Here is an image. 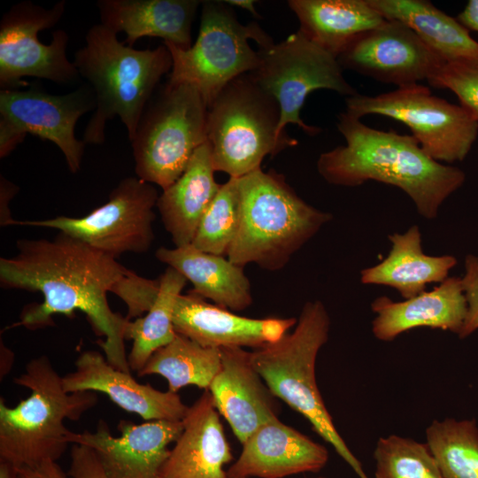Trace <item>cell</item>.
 <instances>
[{"label":"cell","instance_id":"1","mask_svg":"<svg viewBox=\"0 0 478 478\" xmlns=\"http://www.w3.org/2000/svg\"><path fill=\"white\" fill-rule=\"evenodd\" d=\"M17 253L0 258V286L5 289L41 292L43 301L30 304L19 321L35 330L54 324L52 316L69 318L84 312L107 361L131 373L125 349V329L129 320L113 312L107 294L128 273L117 258L66 233L52 239H19Z\"/></svg>","mask_w":478,"mask_h":478},{"label":"cell","instance_id":"2","mask_svg":"<svg viewBox=\"0 0 478 478\" xmlns=\"http://www.w3.org/2000/svg\"><path fill=\"white\" fill-rule=\"evenodd\" d=\"M336 127L345 144L317 160L318 173L330 184L357 187L374 181L395 186L412 199L421 217L434 220L466 181L461 169L432 158L412 135L373 128L345 112Z\"/></svg>","mask_w":478,"mask_h":478},{"label":"cell","instance_id":"3","mask_svg":"<svg viewBox=\"0 0 478 478\" xmlns=\"http://www.w3.org/2000/svg\"><path fill=\"white\" fill-rule=\"evenodd\" d=\"M73 63L80 76L89 83L96 98L82 141L102 144L106 122L115 116L132 140L161 78L171 72L173 60L164 43L153 50H135L120 42L116 33L99 23L88 30L85 45L74 53Z\"/></svg>","mask_w":478,"mask_h":478},{"label":"cell","instance_id":"4","mask_svg":"<svg viewBox=\"0 0 478 478\" xmlns=\"http://www.w3.org/2000/svg\"><path fill=\"white\" fill-rule=\"evenodd\" d=\"M240 220L227 258L275 271L332 220L303 200L275 170L258 168L237 178Z\"/></svg>","mask_w":478,"mask_h":478},{"label":"cell","instance_id":"5","mask_svg":"<svg viewBox=\"0 0 478 478\" xmlns=\"http://www.w3.org/2000/svg\"><path fill=\"white\" fill-rule=\"evenodd\" d=\"M13 382L30 390L16 406L0 400V460L17 468L58 461L70 444L65 420H77L98 401L96 392L68 393L50 358L26 365Z\"/></svg>","mask_w":478,"mask_h":478},{"label":"cell","instance_id":"6","mask_svg":"<svg viewBox=\"0 0 478 478\" xmlns=\"http://www.w3.org/2000/svg\"><path fill=\"white\" fill-rule=\"evenodd\" d=\"M330 318L320 300L306 302L295 328L251 352V362L274 396L300 413L333 446L359 478H368L335 427L315 374L320 350L328 342Z\"/></svg>","mask_w":478,"mask_h":478},{"label":"cell","instance_id":"7","mask_svg":"<svg viewBox=\"0 0 478 478\" xmlns=\"http://www.w3.org/2000/svg\"><path fill=\"white\" fill-rule=\"evenodd\" d=\"M276 99L250 73L231 81L208 107L206 142L216 172L240 178L258 168L266 156L297 141L279 128Z\"/></svg>","mask_w":478,"mask_h":478},{"label":"cell","instance_id":"8","mask_svg":"<svg viewBox=\"0 0 478 478\" xmlns=\"http://www.w3.org/2000/svg\"><path fill=\"white\" fill-rule=\"evenodd\" d=\"M207 114L208 105L194 86H158L130 140L136 177L162 190L175 182L206 142Z\"/></svg>","mask_w":478,"mask_h":478},{"label":"cell","instance_id":"9","mask_svg":"<svg viewBox=\"0 0 478 478\" xmlns=\"http://www.w3.org/2000/svg\"><path fill=\"white\" fill-rule=\"evenodd\" d=\"M249 40H254L259 48L274 43L257 22L241 23L225 1H203L195 43L181 49L163 42L173 60L167 81L194 86L209 107L231 81L258 67V52Z\"/></svg>","mask_w":478,"mask_h":478},{"label":"cell","instance_id":"10","mask_svg":"<svg viewBox=\"0 0 478 478\" xmlns=\"http://www.w3.org/2000/svg\"><path fill=\"white\" fill-rule=\"evenodd\" d=\"M348 114H369L400 121L422 150L442 163L463 161L478 136V123L459 105L438 97L421 84L375 96L355 94L345 99Z\"/></svg>","mask_w":478,"mask_h":478},{"label":"cell","instance_id":"11","mask_svg":"<svg viewBox=\"0 0 478 478\" xmlns=\"http://www.w3.org/2000/svg\"><path fill=\"white\" fill-rule=\"evenodd\" d=\"M258 52V66L249 73L278 102L281 132H285L289 124L299 127L312 136L320 132V128L306 124L300 116L311 92L328 89L346 97L357 94L344 78L337 58L299 30L281 42L259 48Z\"/></svg>","mask_w":478,"mask_h":478},{"label":"cell","instance_id":"12","mask_svg":"<svg viewBox=\"0 0 478 478\" xmlns=\"http://www.w3.org/2000/svg\"><path fill=\"white\" fill-rule=\"evenodd\" d=\"M159 195L138 177L122 179L108 201L80 217L58 216L41 220H14L13 225L48 227L66 233L115 258L147 252L154 238V208Z\"/></svg>","mask_w":478,"mask_h":478},{"label":"cell","instance_id":"13","mask_svg":"<svg viewBox=\"0 0 478 478\" xmlns=\"http://www.w3.org/2000/svg\"><path fill=\"white\" fill-rule=\"evenodd\" d=\"M95 108L94 91L86 84L64 95L50 94L35 86L0 89V158L8 156L31 134L57 145L70 172L76 173L86 143L76 138L75 126Z\"/></svg>","mask_w":478,"mask_h":478},{"label":"cell","instance_id":"14","mask_svg":"<svg viewBox=\"0 0 478 478\" xmlns=\"http://www.w3.org/2000/svg\"><path fill=\"white\" fill-rule=\"evenodd\" d=\"M66 1L43 8L30 1L13 4L4 13L0 22V88H25L24 77L45 79L58 84H72L80 74L67 58L69 35L64 29L51 34L49 44L37 35L53 27L62 18Z\"/></svg>","mask_w":478,"mask_h":478},{"label":"cell","instance_id":"15","mask_svg":"<svg viewBox=\"0 0 478 478\" xmlns=\"http://www.w3.org/2000/svg\"><path fill=\"white\" fill-rule=\"evenodd\" d=\"M336 58L343 70L397 88L428 81L445 63L408 27L387 19L357 36Z\"/></svg>","mask_w":478,"mask_h":478},{"label":"cell","instance_id":"16","mask_svg":"<svg viewBox=\"0 0 478 478\" xmlns=\"http://www.w3.org/2000/svg\"><path fill=\"white\" fill-rule=\"evenodd\" d=\"M120 436L99 420L93 432L69 431L70 444L91 449L108 478H158L170 449L183 429L182 420H120Z\"/></svg>","mask_w":478,"mask_h":478},{"label":"cell","instance_id":"17","mask_svg":"<svg viewBox=\"0 0 478 478\" xmlns=\"http://www.w3.org/2000/svg\"><path fill=\"white\" fill-rule=\"evenodd\" d=\"M297 321L295 318L253 319L240 316L207 303L191 290L178 296L173 316L177 334L203 347L216 349L260 348L281 338Z\"/></svg>","mask_w":478,"mask_h":478},{"label":"cell","instance_id":"18","mask_svg":"<svg viewBox=\"0 0 478 478\" xmlns=\"http://www.w3.org/2000/svg\"><path fill=\"white\" fill-rule=\"evenodd\" d=\"M74 365V371L62 376L68 393H103L122 410L138 414L144 420H182L188 412L189 406L178 393L139 383L131 373L112 366L99 351H82Z\"/></svg>","mask_w":478,"mask_h":478},{"label":"cell","instance_id":"19","mask_svg":"<svg viewBox=\"0 0 478 478\" xmlns=\"http://www.w3.org/2000/svg\"><path fill=\"white\" fill-rule=\"evenodd\" d=\"M227 478H284L317 473L328 463V451L278 418L258 427L242 443Z\"/></svg>","mask_w":478,"mask_h":478},{"label":"cell","instance_id":"20","mask_svg":"<svg viewBox=\"0 0 478 478\" xmlns=\"http://www.w3.org/2000/svg\"><path fill=\"white\" fill-rule=\"evenodd\" d=\"M220 352L221 367L208 390L219 413L243 443L258 427L278 418L279 405L254 367L250 351L224 347Z\"/></svg>","mask_w":478,"mask_h":478},{"label":"cell","instance_id":"21","mask_svg":"<svg viewBox=\"0 0 478 478\" xmlns=\"http://www.w3.org/2000/svg\"><path fill=\"white\" fill-rule=\"evenodd\" d=\"M209 390L189 406L183 429L170 449L158 478H227L233 459L229 443Z\"/></svg>","mask_w":478,"mask_h":478},{"label":"cell","instance_id":"22","mask_svg":"<svg viewBox=\"0 0 478 478\" xmlns=\"http://www.w3.org/2000/svg\"><path fill=\"white\" fill-rule=\"evenodd\" d=\"M376 314L372 321L373 335L390 342L416 328H430L459 334L467 312L462 280L448 277L430 291L395 302L382 296L371 304Z\"/></svg>","mask_w":478,"mask_h":478},{"label":"cell","instance_id":"23","mask_svg":"<svg viewBox=\"0 0 478 478\" xmlns=\"http://www.w3.org/2000/svg\"><path fill=\"white\" fill-rule=\"evenodd\" d=\"M198 0H99L101 24L126 34L125 44L133 47L144 36L159 37L181 48L191 46V27Z\"/></svg>","mask_w":478,"mask_h":478},{"label":"cell","instance_id":"24","mask_svg":"<svg viewBox=\"0 0 478 478\" xmlns=\"http://www.w3.org/2000/svg\"><path fill=\"white\" fill-rule=\"evenodd\" d=\"M388 238L391 248L387 257L361 270V283L390 287L408 299L426 291L428 284L443 281L457 265V258L452 255L424 253L418 225L410 227L403 234L393 233Z\"/></svg>","mask_w":478,"mask_h":478},{"label":"cell","instance_id":"25","mask_svg":"<svg viewBox=\"0 0 478 478\" xmlns=\"http://www.w3.org/2000/svg\"><path fill=\"white\" fill-rule=\"evenodd\" d=\"M215 172L205 142L179 179L159 195L157 208L175 247L192 243L203 215L221 186L215 181Z\"/></svg>","mask_w":478,"mask_h":478},{"label":"cell","instance_id":"26","mask_svg":"<svg viewBox=\"0 0 478 478\" xmlns=\"http://www.w3.org/2000/svg\"><path fill=\"white\" fill-rule=\"evenodd\" d=\"M156 258L189 281L193 293L218 306L243 311L252 304L251 283L243 266L227 258L204 252L192 243L173 249L160 247Z\"/></svg>","mask_w":478,"mask_h":478},{"label":"cell","instance_id":"27","mask_svg":"<svg viewBox=\"0 0 478 478\" xmlns=\"http://www.w3.org/2000/svg\"><path fill=\"white\" fill-rule=\"evenodd\" d=\"M288 6L298 30L335 58L357 36L386 21L367 0H289Z\"/></svg>","mask_w":478,"mask_h":478},{"label":"cell","instance_id":"28","mask_svg":"<svg viewBox=\"0 0 478 478\" xmlns=\"http://www.w3.org/2000/svg\"><path fill=\"white\" fill-rule=\"evenodd\" d=\"M387 20L412 29L444 62L478 58V42L459 21L427 0H367Z\"/></svg>","mask_w":478,"mask_h":478},{"label":"cell","instance_id":"29","mask_svg":"<svg viewBox=\"0 0 478 478\" xmlns=\"http://www.w3.org/2000/svg\"><path fill=\"white\" fill-rule=\"evenodd\" d=\"M159 291L151 308L144 316L128 320L125 339L132 340L127 355L131 371L139 372L152 354L171 343L177 333L173 316L176 299L186 285V278L175 269L167 266L159 277Z\"/></svg>","mask_w":478,"mask_h":478},{"label":"cell","instance_id":"30","mask_svg":"<svg viewBox=\"0 0 478 478\" xmlns=\"http://www.w3.org/2000/svg\"><path fill=\"white\" fill-rule=\"evenodd\" d=\"M220 367V349L203 347L177 334L152 354L137 374L160 375L167 381V390L177 393L189 385L208 390Z\"/></svg>","mask_w":478,"mask_h":478},{"label":"cell","instance_id":"31","mask_svg":"<svg viewBox=\"0 0 478 478\" xmlns=\"http://www.w3.org/2000/svg\"><path fill=\"white\" fill-rule=\"evenodd\" d=\"M426 438L443 478H478V428L474 420H434L426 429Z\"/></svg>","mask_w":478,"mask_h":478},{"label":"cell","instance_id":"32","mask_svg":"<svg viewBox=\"0 0 478 478\" xmlns=\"http://www.w3.org/2000/svg\"><path fill=\"white\" fill-rule=\"evenodd\" d=\"M375 478H443L427 443L390 435L374 451Z\"/></svg>","mask_w":478,"mask_h":478},{"label":"cell","instance_id":"33","mask_svg":"<svg viewBox=\"0 0 478 478\" xmlns=\"http://www.w3.org/2000/svg\"><path fill=\"white\" fill-rule=\"evenodd\" d=\"M240 220L237 178H229L211 202L197 229L192 244L204 252L227 256Z\"/></svg>","mask_w":478,"mask_h":478},{"label":"cell","instance_id":"34","mask_svg":"<svg viewBox=\"0 0 478 478\" xmlns=\"http://www.w3.org/2000/svg\"><path fill=\"white\" fill-rule=\"evenodd\" d=\"M428 82L454 93L459 105L478 123V58L445 62Z\"/></svg>","mask_w":478,"mask_h":478},{"label":"cell","instance_id":"35","mask_svg":"<svg viewBox=\"0 0 478 478\" xmlns=\"http://www.w3.org/2000/svg\"><path fill=\"white\" fill-rule=\"evenodd\" d=\"M159 285V279H147L129 270L113 287L112 293L127 305V319L132 320L149 312L158 297Z\"/></svg>","mask_w":478,"mask_h":478},{"label":"cell","instance_id":"36","mask_svg":"<svg viewBox=\"0 0 478 478\" xmlns=\"http://www.w3.org/2000/svg\"><path fill=\"white\" fill-rule=\"evenodd\" d=\"M464 275L461 277L467 303L466 316L458 335L463 339L478 329V256L468 254L464 262Z\"/></svg>","mask_w":478,"mask_h":478},{"label":"cell","instance_id":"37","mask_svg":"<svg viewBox=\"0 0 478 478\" xmlns=\"http://www.w3.org/2000/svg\"><path fill=\"white\" fill-rule=\"evenodd\" d=\"M68 474L73 478H108L95 452L80 444H72Z\"/></svg>","mask_w":478,"mask_h":478},{"label":"cell","instance_id":"38","mask_svg":"<svg viewBox=\"0 0 478 478\" xmlns=\"http://www.w3.org/2000/svg\"><path fill=\"white\" fill-rule=\"evenodd\" d=\"M19 478H73L57 461H46L33 467L18 468Z\"/></svg>","mask_w":478,"mask_h":478},{"label":"cell","instance_id":"39","mask_svg":"<svg viewBox=\"0 0 478 478\" xmlns=\"http://www.w3.org/2000/svg\"><path fill=\"white\" fill-rule=\"evenodd\" d=\"M19 188L0 175V225L2 227L11 226L14 223L9 204L13 197L18 193Z\"/></svg>","mask_w":478,"mask_h":478},{"label":"cell","instance_id":"40","mask_svg":"<svg viewBox=\"0 0 478 478\" xmlns=\"http://www.w3.org/2000/svg\"><path fill=\"white\" fill-rule=\"evenodd\" d=\"M456 19L468 31L478 33V0H469Z\"/></svg>","mask_w":478,"mask_h":478},{"label":"cell","instance_id":"41","mask_svg":"<svg viewBox=\"0 0 478 478\" xmlns=\"http://www.w3.org/2000/svg\"><path fill=\"white\" fill-rule=\"evenodd\" d=\"M225 2L230 6L241 8L249 12L251 15L257 17L258 19L260 18V15L255 7L257 2L254 0H225Z\"/></svg>","mask_w":478,"mask_h":478},{"label":"cell","instance_id":"42","mask_svg":"<svg viewBox=\"0 0 478 478\" xmlns=\"http://www.w3.org/2000/svg\"><path fill=\"white\" fill-rule=\"evenodd\" d=\"M0 478H19L18 468L7 461L0 460Z\"/></svg>","mask_w":478,"mask_h":478},{"label":"cell","instance_id":"43","mask_svg":"<svg viewBox=\"0 0 478 478\" xmlns=\"http://www.w3.org/2000/svg\"><path fill=\"white\" fill-rule=\"evenodd\" d=\"M316 478H326V477H322V476H320V477H316Z\"/></svg>","mask_w":478,"mask_h":478},{"label":"cell","instance_id":"44","mask_svg":"<svg viewBox=\"0 0 478 478\" xmlns=\"http://www.w3.org/2000/svg\"><path fill=\"white\" fill-rule=\"evenodd\" d=\"M478 256V255H477Z\"/></svg>","mask_w":478,"mask_h":478}]
</instances>
